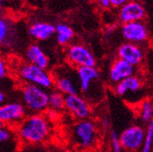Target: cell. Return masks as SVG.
<instances>
[{"mask_svg": "<svg viewBox=\"0 0 153 152\" xmlns=\"http://www.w3.org/2000/svg\"><path fill=\"white\" fill-rule=\"evenodd\" d=\"M14 130L22 144L37 145L48 140L51 126L50 119L44 114H30Z\"/></svg>", "mask_w": 153, "mask_h": 152, "instance_id": "cell-1", "label": "cell"}, {"mask_svg": "<svg viewBox=\"0 0 153 152\" xmlns=\"http://www.w3.org/2000/svg\"><path fill=\"white\" fill-rule=\"evenodd\" d=\"M21 96L22 103L31 114H41L49 109V93L41 87L25 83Z\"/></svg>", "mask_w": 153, "mask_h": 152, "instance_id": "cell-2", "label": "cell"}, {"mask_svg": "<svg viewBox=\"0 0 153 152\" xmlns=\"http://www.w3.org/2000/svg\"><path fill=\"white\" fill-rule=\"evenodd\" d=\"M20 79L26 84H33L45 90H51L54 87V77L47 69L33 65L31 63H22L18 67Z\"/></svg>", "mask_w": 153, "mask_h": 152, "instance_id": "cell-3", "label": "cell"}, {"mask_svg": "<svg viewBox=\"0 0 153 152\" xmlns=\"http://www.w3.org/2000/svg\"><path fill=\"white\" fill-rule=\"evenodd\" d=\"M72 136L76 145L81 148H93L98 139L97 126L89 119L78 120L72 128Z\"/></svg>", "mask_w": 153, "mask_h": 152, "instance_id": "cell-4", "label": "cell"}, {"mask_svg": "<svg viewBox=\"0 0 153 152\" xmlns=\"http://www.w3.org/2000/svg\"><path fill=\"white\" fill-rule=\"evenodd\" d=\"M145 137H146V130L138 124L130 125L120 133L121 147L128 152L141 151Z\"/></svg>", "mask_w": 153, "mask_h": 152, "instance_id": "cell-5", "label": "cell"}, {"mask_svg": "<svg viewBox=\"0 0 153 152\" xmlns=\"http://www.w3.org/2000/svg\"><path fill=\"white\" fill-rule=\"evenodd\" d=\"M27 109L20 102L5 103L0 106V122L2 125L16 128L26 118Z\"/></svg>", "mask_w": 153, "mask_h": 152, "instance_id": "cell-6", "label": "cell"}, {"mask_svg": "<svg viewBox=\"0 0 153 152\" xmlns=\"http://www.w3.org/2000/svg\"><path fill=\"white\" fill-rule=\"evenodd\" d=\"M65 57L67 62L76 68L95 66L96 65V60L93 52L86 46L79 43L69 45L65 50Z\"/></svg>", "mask_w": 153, "mask_h": 152, "instance_id": "cell-7", "label": "cell"}, {"mask_svg": "<svg viewBox=\"0 0 153 152\" xmlns=\"http://www.w3.org/2000/svg\"><path fill=\"white\" fill-rule=\"evenodd\" d=\"M65 110L78 120L89 119L91 113L89 102L79 93L65 96Z\"/></svg>", "mask_w": 153, "mask_h": 152, "instance_id": "cell-8", "label": "cell"}, {"mask_svg": "<svg viewBox=\"0 0 153 152\" xmlns=\"http://www.w3.org/2000/svg\"><path fill=\"white\" fill-rule=\"evenodd\" d=\"M121 36L131 43L140 44L149 39V29L142 21L126 22L121 26Z\"/></svg>", "mask_w": 153, "mask_h": 152, "instance_id": "cell-9", "label": "cell"}, {"mask_svg": "<svg viewBox=\"0 0 153 152\" xmlns=\"http://www.w3.org/2000/svg\"><path fill=\"white\" fill-rule=\"evenodd\" d=\"M145 18H146L145 7L136 0L127 2L120 7L119 11V19L123 24L143 21Z\"/></svg>", "mask_w": 153, "mask_h": 152, "instance_id": "cell-10", "label": "cell"}, {"mask_svg": "<svg viewBox=\"0 0 153 152\" xmlns=\"http://www.w3.org/2000/svg\"><path fill=\"white\" fill-rule=\"evenodd\" d=\"M118 58L122 59L134 66H138L144 60V50L138 44L125 42L121 44L117 51Z\"/></svg>", "mask_w": 153, "mask_h": 152, "instance_id": "cell-11", "label": "cell"}, {"mask_svg": "<svg viewBox=\"0 0 153 152\" xmlns=\"http://www.w3.org/2000/svg\"><path fill=\"white\" fill-rule=\"evenodd\" d=\"M135 73V66L129 64L122 59H116L109 68V80L112 84L116 85L123 79L132 77Z\"/></svg>", "mask_w": 153, "mask_h": 152, "instance_id": "cell-12", "label": "cell"}, {"mask_svg": "<svg viewBox=\"0 0 153 152\" xmlns=\"http://www.w3.org/2000/svg\"><path fill=\"white\" fill-rule=\"evenodd\" d=\"M76 76L79 79V88L83 93H88L91 83L99 78V71L95 66H81L76 68Z\"/></svg>", "mask_w": 153, "mask_h": 152, "instance_id": "cell-13", "label": "cell"}, {"mask_svg": "<svg viewBox=\"0 0 153 152\" xmlns=\"http://www.w3.org/2000/svg\"><path fill=\"white\" fill-rule=\"evenodd\" d=\"M25 58L28 63L39 66L43 69H47L50 62L48 56L45 54L43 50L36 44H32L25 51Z\"/></svg>", "mask_w": 153, "mask_h": 152, "instance_id": "cell-14", "label": "cell"}, {"mask_svg": "<svg viewBox=\"0 0 153 152\" xmlns=\"http://www.w3.org/2000/svg\"><path fill=\"white\" fill-rule=\"evenodd\" d=\"M56 32V27L49 22H36L29 26L28 33L37 40H47Z\"/></svg>", "mask_w": 153, "mask_h": 152, "instance_id": "cell-15", "label": "cell"}, {"mask_svg": "<svg viewBox=\"0 0 153 152\" xmlns=\"http://www.w3.org/2000/svg\"><path fill=\"white\" fill-rule=\"evenodd\" d=\"M142 81L137 76H132L115 85L114 92L119 96H125L130 93H136L141 89Z\"/></svg>", "mask_w": 153, "mask_h": 152, "instance_id": "cell-16", "label": "cell"}, {"mask_svg": "<svg viewBox=\"0 0 153 152\" xmlns=\"http://www.w3.org/2000/svg\"><path fill=\"white\" fill-rule=\"evenodd\" d=\"M54 87L55 90L64 95H71L78 93V87L75 81L66 75H54Z\"/></svg>", "mask_w": 153, "mask_h": 152, "instance_id": "cell-17", "label": "cell"}, {"mask_svg": "<svg viewBox=\"0 0 153 152\" xmlns=\"http://www.w3.org/2000/svg\"><path fill=\"white\" fill-rule=\"evenodd\" d=\"M15 31L14 27L6 18L0 19V43L2 47H10L14 40Z\"/></svg>", "mask_w": 153, "mask_h": 152, "instance_id": "cell-18", "label": "cell"}, {"mask_svg": "<svg viewBox=\"0 0 153 152\" xmlns=\"http://www.w3.org/2000/svg\"><path fill=\"white\" fill-rule=\"evenodd\" d=\"M137 116L142 122L147 124L153 119V101L151 99H145L138 105Z\"/></svg>", "mask_w": 153, "mask_h": 152, "instance_id": "cell-19", "label": "cell"}, {"mask_svg": "<svg viewBox=\"0 0 153 152\" xmlns=\"http://www.w3.org/2000/svg\"><path fill=\"white\" fill-rule=\"evenodd\" d=\"M57 42L61 46H66L70 43L74 37L73 29L65 24H59L56 25Z\"/></svg>", "mask_w": 153, "mask_h": 152, "instance_id": "cell-20", "label": "cell"}, {"mask_svg": "<svg viewBox=\"0 0 153 152\" xmlns=\"http://www.w3.org/2000/svg\"><path fill=\"white\" fill-rule=\"evenodd\" d=\"M49 108L60 112L65 109V95L54 90L49 93Z\"/></svg>", "mask_w": 153, "mask_h": 152, "instance_id": "cell-21", "label": "cell"}, {"mask_svg": "<svg viewBox=\"0 0 153 152\" xmlns=\"http://www.w3.org/2000/svg\"><path fill=\"white\" fill-rule=\"evenodd\" d=\"M153 148V119L147 124L146 137L140 152H150Z\"/></svg>", "mask_w": 153, "mask_h": 152, "instance_id": "cell-22", "label": "cell"}, {"mask_svg": "<svg viewBox=\"0 0 153 152\" xmlns=\"http://www.w3.org/2000/svg\"><path fill=\"white\" fill-rule=\"evenodd\" d=\"M13 130L14 128L2 125L0 127V143L4 145L6 143H9L13 138Z\"/></svg>", "mask_w": 153, "mask_h": 152, "instance_id": "cell-23", "label": "cell"}, {"mask_svg": "<svg viewBox=\"0 0 153 152\" xmlns=\"http://www.w3.org/2000/svg\"><path fill=\"white\" fill-rule=\"evenodd\" d=\"M110 141L113 152H122V147L120 139V134L116 131H111L110 133Z\"/></svg>", "mask_w": 153, "mask_h": 152, "instance_id": "cell-24", "label": "cell"}, {"mask_svg": "<svg viewBox=\"0 0 153 152\" xmlns=\"http://www.w3.org/2000/svg\"><path fill=\"white\" fill-rule=\"evenodd\" d=\"M7 75V66L5 61L2 59L0 61V79H4Z\"/></svg>", "mask_w": 153, "mask_h": 152, "instance_id": "cell-25", "label": "cell"}, {"mask_svg": "<svg viewBox=\"0 0 153 152\" xmlns=\"http://www.w3.org/2000/svg\"><path fill=\"white\" fill-rule=\"evenodd\" d=\"M129 1L130 0H110L111 6L115 7H120Z\"/></svg>", "mask_w": 153, "mask_h": 152, "instance_id": "cell-26", "label": "cell"}, {"mask_svg": "<svg viewBox=\"0 0 153 152\" xmlns=\"http://www.w3.org/2000/svg\"><path fill=\"white\" fill-rule=\"evenodd\" d=\"M101 124L105 129V130H108V129L110 128V126H111V121H110L109 118H108V117L103 118L102 120H101Z\"/></svg>", "mask_w": 153, "mask_h": 152, "instance_id": "cell-27", "label": "cell"}, {"mask_svg": "<svg viewBox=\"0 0 153 152\" xmlns=\"http://www.w3.org/2000/svg\"><path fill=\"white\" fill-rule=\"evenodd\" d=\"M6 101V93L3 92V90H1L0 92V103H4Z\"/></svg>", "mask_w": 153, "mask_h": 152, "instance_id": "cell-28", "label": "cell"}, {"mask_svg": "<svg viewBox=\"0 0 153 152\" xmlns=\"http://www.w3.org/2000/svg\"><path fill=\"white\" fill-rule=\"evenodd\" d=\"M95 1H97L98 3H100V1H101V0H95Z\"/></svg>", "mask_w": 153, "mask_h": 152, "instance_id": "cell-29", "label": "cell"}, {"mask_svg": "<svg viewBox=\"0 0 153 152\" xmlns=\"http://www.w3.org/2000/svg\"><path fill=\"white\" fill-rule=\"evenodd\" d=\"M150 152H153V148H152V150H151V151H150Z\"/></svg>", "mask_w": 153, "mask_h": 152, "instance_id": "cell-30", "label": "cell"}]
</instances>
